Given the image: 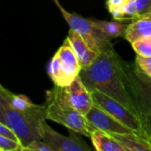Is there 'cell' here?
<instances>
[{
	"mask_svg": "<svg viewBox=\"0 0 151 151\" xmlns=\"http://www.w3.org/2000/svg\"><path fill=\"white\" fill-rule=\"evenodd\" d=\"M89 138L97 151H125V149L108 133L96 128L89 123Z\"/></svg>",
	"mask_w": 151,
	"mask_h": 151,
	"instance_id": "cell-14",
	"label": "cell"
},
{
	"mask_svg": "<svg viewBox=\"0 0 151 151\" xmlns=\"http://www.w3.org/2000/svg\"><path fill=\"white\" fill-rule=\"evenodd\" d=\"M108 134L125 149V151H151V139L137 133Z\"/></svg>",
	"mask_w": 151,
	"mask_h": 151,
	"instance_id": "cell-13",
	"label": "cell"
},
{
	"mask_svg": "<svg viewBox=\"0 0 151 151\" xmlns=\"http://www.w3.org/2000/svg\"><path fill=\"white\" fill-rule=\"evenodd\" d=\"M0 135L4 136V137L9 138V139H12V140L18 142L21 144V142H20L19 138L18 137V135L16 134V133L11 127H9L7 125H5L4 123H3L1 121H0Z\"/></svg>",
	"mask_w": 151,
	"mask_h": 151,
	"instance_id": "cell-22",
	"label": "cell"
},
{
	"mask_svg": "<svg viewBox=\"0 0 151 151\" xmlns=\"http://www.w3.org/2000/svg\"><path fill=\"white\" fill-rule=\"evenodd\" d=\"M0 98L5 100L12 107L19 111L27 113L38 119H47L45 104H35L27 96L13 94L6 89L3 85L0 86Z\"/></svg>",
	"mask_w": 151,
	"mask_h": 151,
	"instance_id": "cell-9",
	"label": "cell"
},
{
	"mask_svg": "<svg viewBox=\"0 0 151 151\" xmlns=\"http://www.w3.org/2000/svg\"><path fill=\"white\" fill-rule=\"evenodd\" d=\"M89 90L92 94L95 104L101 107L103 110L110 113L119 121H120L137 134L151 139L150 134L146 128L144 119L142 117L135 114L126 106L121 104L119 102L108 96L107 95L96 89Z\"/></svg>",
	"mask_w": 151,
	"mask_h": 151,
	"instance_id": "cell-5",
	"label": "cell"
},
{
	"mask_svg": "<svg viewBox=\"0 0 151 151\" xmlns=\"http://www.w3.org/2000/svg\"><path fill=\"white\" fill-rule=\"evenodd\" d=\"M85 117L91 125L106 133H113V134L136 133L95 104L91 108V110L89 111V112Z\"/></svg>",
	"mask_w": 151,
	"mask_h": 151,
	"instance_id": "cell-8",
	"label": "cell"
},
{
	"mask_svg": "<svg viewBox=\"0 0 151 151\" xmlns=\"http://www.w3.org/2000/svg\"><path fill=\"white\" fill-rule=\"evenodd\" d=\"M66 38L70 42L78 57L81 69L88 68L96 60L99 53L93 50L82 38V36L72 28H70Z\"/></svg>",
	"mask_w": 151,
	"mask_h": 151,
	"instance_id": "cell-10",
	"label": "cell"
},
{
	"mask_svg": "<svg viewBox=\"0 0 151 151\" xmlns=\"http://www.w3.org/2000/svg\"><path fill=\"white\" fill-rule=\"evenodd\" d=\"M96 27L103 32V34L110 40L125 35L127 25L122 23L121 20H97L95 19Z\"/></svg>",
	"mask_w": 151,
	"mask_h": 151,
	"instance_id": "cell-17",
	"label": "cell"
},
{
	"mask_svg": "<svg viewBox=\"0 0 151 151\" xmlns=\"http://www.w3.org/2000/svg\"><path fill=\"white\" fill-rule=\"evenodd\" d=\"M134 65L140 72L151 78V57H143L136 54Z\"/></svg>",
	"mask_w": 151,
	"mask_h": 151,
	"instance_id": "cell-19",
	"label": "cell"
},
{
	"mask_svg": "<svg viewBox=\"0 0 151 151\" xmlns=\"http://www.w3.org/2000/svg\"><path fill=\"white\" fill-rule=\"evenodd\" d=\"M144 17H150V18H151V11L149 12V13H147Z\"/></svg>",
	"mask_w": 151,
	"mask_h": 151,
	"instance_id": "cell-23",
	"label": "cell"
},
{
	"mask_svg": "<svg viewBox=\"0 0 151 151\" xmlns=\"http://www.w3.org/2000/svg\"><path fill=\"white\" fill-rule=\"evenodd\" d=\"M131 44L137 55L151 57V37L138 40Z\"/></svg>",
	"mask_w": 151,
	"mask_h": 151,
	"instance_id": "cell-18",
	"label": "cell"
},
{
	"mask_svg": "<svg viewBox=\"0 0 151 151\" xmlns=\"http://www.w3.org/2000/svg\"><path fill=\"white\" fill-rule=\"evenodd\" d=\"M80 76L88 89H96L107 95L142 117L127 88L123 76L122 58L114 48L99 54L88 68L81 69Z\"/></svg>",
	"mask_w": 151,
	"mask_h": 151,
	"instance_id": "cell-1",
	"label": "cell"
},
{
	"mask_svg": "<svg viewBox=\"0 0 151 151\" xmlns=\"http://www.w3.org/2000/svg\"><path fill=\"white\" fill-rule=\"evenodd\" d=\"M22 149L19 142L0 135V151H22Z\"/></svg>",
	"mask_w": 151,
	"mask_h": 151,
	"instance_id": "cell-20",
	"label": "cell"
},
{
	"mask_svg": "<svg viewBox=\"0 0 151 151\" xmlns=\"http://www.w3.org/2000/svg\"><path fill=\"white\" fill-rule=\"evenodd\" d=\"M22 151H56L47 142L42 140H35L26 146Z\"/></svg>",
	"mask_w": 151,
	"mask_h": 151,
	"instance_id": "cell-21",
	"label": "cell"
},
{
	"mask_svg": "<svg viewBox=\"0 0 151 151\" xmlns=\"http://www.w3.org/2000/svg\"><path fill=\"white\" fill-rule=\"evenodd\" d=\"M55 54L58 57L62 66L65 69L69 75H71L73 79L80 75L81 71L80 61L67 38Z\"/></svg>",
	"mask_w": 151,
	"mask_h": 151,
	"instance_id": "cell-12",
	"label": "cell"
},
{
	"mask_svg": "<svg viewBox=\"0 0 151 151\" xmlns=\"http://www.w3.org/2000/svg\"><path fill=\"white\" fill-rule=\"evenodd\" d=\"M106 6L114 19L123 21L140 18L135 0H106Z\"/></svg>",
	"mask_w": 151,
	"mask_h": 151,
	"instance_id": "cell-11",
	"label": "cell"
},
{
	"mask_svg": "<svg viewBox=\"0 0 151 151\" xmlns=\"http://www.w3.org/2000/svg\"><path fill=\"white\" fill-rule=\"evenodd\" d=\"M0 121L16 133L24 149L35 140H42L41 129L46 119H38L19 111L5 100L0 98Z\"/></svg>",
	"mask_w": 151,
	"mask_h": 151,
	"instance_id": "cell-3",
	"label": "cell"
},
{
	"mask_svg": "<svg viewBox=\"0 0 151 151\" xmlns=\"http://www.w3.org/2000/svg\"><path fill=\"white\" fill-rule=\"evenodd\" d=\"M124 37L130 43L151 37V18L142 17L133 20L127 25Z\"/></svg>",
	"mask_w": 151,
	"mask_h": 151,
	"instance_id": "cell-15",
	"label": "cell"
},
{
	"mask_svg": "<svg viewBox=\"0 0 151 151\" xmlns=\"http://www.w3.org/2000/svg\"><path fill=\"white\" fill-rule=\"evenodd\" d=\"M55 3L60 10L64 19L69 25L70 28L79 33L93 50L101 54L104 51L113 49L111 40L106 37L96 27L95 19H86L79 14L71 13L63 8L58 0Z\"/></svg>",
	"mask_w": 151,
	"mask_h": 151,
	"instance_id": "cell-4",
	"label": "cell"
},
{
	"mask_svg": "<svg viewBox=\"0 0 151 151\" xmlns=\"http://www.w3.org/2000/svg\"><path fill=\"white\" fill-rule=\"evenodd\" d=\"M49 75L53 81L54 85L59 87H67L75 79H73L65 69L62 66L58 57L55 54L49 64Z\"/></svg>",
	"mask_w": 151,
	"mask_h": 151,
	"instance_id": "cell-16",
	"label": "cell"
},
{
	"mask_svg": "<svg viewBox=\"0 0 151 151\" xmlns=\"http://www.w3.org/2000/svg\"><path fill=\"white\" fill-rule=\"evenodd\" d=\"M65 96L72 106L81 112L83 116H86L94 105V99L90 90L85 85L81 76L75 78V80L67 87L64 88Z\"/></svg>",
	"mask_w": 151,
	"mask_h": 151,
	"instance_id": "cell-7",
	"label": "cell"
},
{
	"mask_svg": "<svg viewBox=\"0 0 151 151\" xmlns=\"http://www.w3.org/2000/svg\"><path fill=\"white\" fill-rule=\"evenodd\" d=\"M73 131H70L69 136H65L53 130L46 121L42 124L41 129L42 140L56 151H90L92 149L81 139L73 134Z\"/></svg>",
	"mask_w": 151,
	"mask_h": 151,
	"instance_id": "cell-6",
	"label": "cell"
},
{
	"mask_svg": "<svg viewBox=\"0 0 151 151\" xmlns=\"http://www.w3.org/2000/svg\"><path fill=\"white\" fill-rule=\"evenodd\" d=\"M54 1H55V2H56V1H57V0H54Z\"/></svg>",
	"mask_w": 151,
	"mask_h": 151,
	"instance_id": "cell-24",
	"label": "cell"
},
{
	"mask_svg": "<svg viewBox=\"0 0 151 151\" xmlns=\"http://www.w3.org/2000/svg\"><path fill=\"white\" fill-rule=\"evenodd\" d=\"M45 107L47 119L89 138V122L68 102L63 87L54 85L53 88L46 91Z\"/></svg>",
	"mask_w": 151,
	"mask_h": 151,
	"instance_id": "cell-2",
	"label": "cell"
}]
</instances>
